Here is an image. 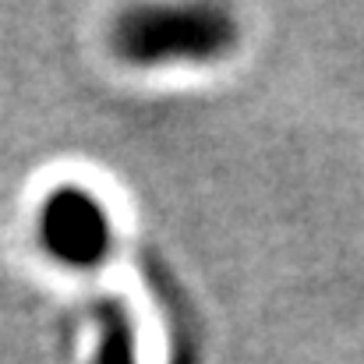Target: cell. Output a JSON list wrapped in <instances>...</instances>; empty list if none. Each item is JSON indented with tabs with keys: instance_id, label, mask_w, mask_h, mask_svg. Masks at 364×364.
I'll return each instance as SVG.
<instances>
[{
	"instance_id": "1",
	"label": "cell",
	"mask_w": 364,
	"mask_h": 364,
	"mask_svg": "<svg viewBox=\"0 0 364 364\" xmlns=\"http://www.w3.org/2000/svg\"><path fill=\"white\" fill-rule=\"evenodd\" d=\"M234 43V25L213 7H145L117 25V50L127 60H202Z\"/></svg>"
},
{
	"instance_id": "2",
	"label": "cell",
	"mask_w": 364,
	"mask_h": 364,
	"mask_svg": "<svg viewBox=\"0 0 364 364\" xmlns=\"http://www.w3.org/2000/svg\"><path fill=\"white\" fill-rule=\"evenodd\" d=\"M43 234L60 258L85 265V262H96L107 247V220L85 191L64 188L50 198L43 213Z\"/></svg>"
}]
</instances>
